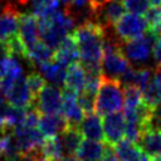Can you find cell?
Segmentation results:
<instances>
[{
    "label": "cell",
    "instance_id": "cell-43",
    "mask_svg": "<svg viewBox=\"0 0 161 161\" xmlns=\"http://www.w3.org/2000/svg\"><path fill=\"white\" fill-rule=\"evenodd\" d=\"M0 114H1V112H0Z\"/></svg>",
    "mask_w": 161,
    "mask_h": 161
},
{
    "label": "cell",
    "instance_id": "cell-33",
    "mask_svg": "<svg viewBox=\"0 0 161 161\" xmlns=\"http://www.w3.org/2000/svg\"><path fill=\"white\" fill-rule=\"evenodd\" d=\"M20 161H49L48 158L44 157V155L42 153V150L28 153V155H23Z\"/></svg>",
    "mask_w": 161,
    "mask_h": 161
},
{
    "label": "cell",
    "instance_id": "cell-15",
    "mask_svg": "<svg viewBox=\"0 0 161 161\" xmlns=\"http://www.w3.org/2000/svg\"><path fill=\"white\" fill-rule=\"evenodd\" d=\"M113 147L121 161H151V157L137 143L127 138H122Z\"/></svg>",
    "mask_w": 161,
    "mask_h": 161
},
{
    "label": "cell",
    "instance_id": "cell-31",
    "mask_svg": "<svg viewBox=\"0 0 161 161\" xmlns=\"http://www.w3.org/2000/svg\"><path fill=\"white\" fill-rule=\"evenodd\" d=\"M152 57L156 62V67H161V35L156 38L152 49Z\"/></svg>",
    "mask_w": 161,
    "mask_h": 161
},
{
    "label": "cell",
    "instance_id": "cell-42",
    "mask_svg": "<svg viewBox=\"0 0 161 161\" xmlns=\"http://www.w3.org/2000/svg\"><path fill=\"white\" fill-rule=\"evenodd\" d=\"M118 1H123V0H118Z\"/></svg>",
    "mask_w": 161,
    "mask_h": 161
},
{
    "label": "cell",
    "instance_id": "cell-8",
    "mask_svg": "<svg viewBox=\"0 0 161 161\" xmlns=\"http://www.w3.org/2000/svg\"><path fill=\"white\" fill-rule=\"evenodd\" d=\"M60 113L65 117L67 122L69 126H77L79 127V123L84 118V111L80 108L78 103V93L69 89L64 88L62 93V107H60Z\"/></svg>",
    "mask_w": 161,
    "mask_h": 161
},
{
    "label": "cell",
    "instance_id": "cell-37",
    "mask_svg": "<svg viewBox=\"0 0 161 161\" xmlns=\"http://www.w3.org/2000/svg\"><path fill=\"white\" fill-rule=\"evenodd\" d=\"M86 4H88V0H70L69 5L67 6H73V8H84Z\"/></svg>",
    "mask_w": 161,
    "mask_h": 161
},
{
    "label": "cell",
    "instance_id": "cell-30",
    "mask_svg": "<svg viewBox=\"0 0 161 161\" xmlns=\"http://www.w3.org/2000/svg\"><path fill=\"white\" fill-rule=\"evenodd\" d=\"M148 128H160L161 130V103L156 104L152 108V114H151Z\"/></svg>",
    "mask_w": 161,
    "mask_h": 161
},
{
    "label": "cell",
    "instance_id": "cell-27",
    "mask_svg": "<svg viewBox=\"0 0 161 161\" xmlns=\"http://www.w3.org/2000/svg\"><path fill=\"white\" fill-rule=\"evenodd\" d=\"M78 103L84 113H91L96 109V94L82 91L80 93H78Z\"/></svg>",
    "mask_w": 161,
    "mask_h": 161
},
{
    "label": "cell",
    "instance_id": "cell-11",
    "mask_svg": "<svg viewBox=\"0 0 161 161\" xmlns=\"http://www.w3.org/2000/svg\"><path fill=\"white\" fill-rule=\"evenodd\" d=\"M20 13L16 6L6 4L0 15V42H8L18 34Z\"/></svg>",
    "mask_w": 161,
    "mask_h": 161
},
{
    "label": "cell",
    "instance_id": "cell-16",
    "mask_svg": "<svg viewBox=\"0 0 161 161\" xmlns=\"http://www.w3.org/2000/svg\"><path fill=\"white\" fill-rule=\"evenodd\" d=\"M79 130H80L83 137L87 140H93V141L104 140L103 121L98 113H94V112L86 113L84 118L79 123Z\"/></svg>",
    "mask_w": 161,
    "mask_h": 161
},
{
    "label": "cell",
    "instance_id": "cell-23",
    "mask_svg": "<svg viewBox=\"0 0 161 161\" xmlns=\"http://www.w3.org/2000/svg\"><path fill=\"white\" fill-rule=\"evenodd\" d=\"M42 153L49 161H57L64 157V148H63L60 137L59 136L45 137L44 143L42 146Z\"/></svg>",
    "mask_w": 161,
    "mask_h": 161
},
{
    "label": "cell",
    "instance_id": "cell-3",
    "mask_svg": "<svg viewBox=\"0 0 161 161\" xmlns=\"http://www.w3.org/2000/svg\"><path fill=\"white\" fill-rule=\"evenodd\" d=\"M125 87L119 79L102 74L99 88L96 96V113L106 116L123 108Z\"/></svg>",
    "mask_w": 161,
    "mask_h": 161
},
{
    "label": "cell",
    "instance_id": "cell-12",
    "mask_svg": "<svg viewBox=\"0 0 161 161\" xmlns=\"http://www.w3.org/2000/svg\"><path fill=\"white\" fill-rule=\"evenodd\" d=\"M126 13V6L123 1L118 0H109L104 4L99 10H97L93 16L96 21L101 23L103 26H113L116 21Z\"/></svg>",
    "mask_w": 161,
    "mask_h": 161
},
{
    "label": "cell",
    "instance_id": "cell-7",
    "mask_svg": "<svg viewBox=\"0 0 161 161\" xmlns=\"http://www.w3.org/2000/svg\"><path fill=\"white\" fill-rule=\"evenodd\" d=\"M103 133H104V142L114 146L125 137L126 131V118L123 112H113L103 116Z\"/></svg>",
    "mask_w": 161,
    "mask_h": 161
},
{
    "label": "cell",
    "instance_id": "cell-9",
    "mask_svg": "<svg viewBox=\"0 0 161 161\" xmlns=\"http://www.w3.org/2000/svg\"><path fill=\"white\" fill-rule=\"evenodd\" d=\"M18 35H19L21 43L24 44L26 53L29 49H31L39 42L40 35H39L38 18L34 14H31V13L20 14Z\"/></svg>",
    "mask_w": 161,
    "mask_h": 161
},
{
    "label": "cell",
    "instance_id": "cell-36",
    "mask_svg": "<svg viewBox=\"0 0 161 161\" xmlns=\"http://www.w3.org/2000/svg\"><path fill=\"white\" fill-rule=\"evenodd\" d=\"M153 80L156 83V87L160 92L161 96V67H156L155 68V74H153Z\"/></svg>",
    "mask_w": 161,
    "mask_h": 161
},
{
    "label": "cell",
    "instance_id": "cell-35",
    "mask_svg": "<svg viewBox=\"0 0 161 161\" xmlns=\"http://www.w3.org/2000/svg\"><path fill=\"white\" fill-rule=\"evenodd\" d=\"M109 0H88V6L91 9V14L93 15L97 10H99L104 4H107Z\"/></svg>",
    "mask_w": 161,
    "mask_h": 161
},
{
    "label": "cell",
    "instance_id": "cell-22",
    "mask_svg": "<svg viewBox=\"0 0 161 161\" xmlns=\"http://www.w3.org/2000/svg\"><path fill=\"white\" fill-rule=\"evenodd\" d=\"M26 58L30 60V63L40 67L48 62H52L54 59V53L53 49L49 48L43 40H39L31 49L28 50Z\"/></svg>",
    "mask_w": 161,
    "mask_h": 161
},
{
    "label": "cell",
    "instance_id": "cell-28",
    "mask_svg": "<svg viewBox=\"0 0 161 161\" xmlns=\"http://www.w3.org/2000/svg\"><path fill=\"white\" fill-rule=\"evenodd\" d=\"M123 4L126 6V10L138 15L146 14V11L151 8L150 0H123Z\"/></svg>",
    "mask_w": 161,
    "mask_h": 161
},
{
    "label": "cell",
    "instance_id": "cell-18",
    "mask_svg": "<svg viewBox=\"0 0 161 161\" xmlns=\"http://www.w3.org/2000/svg\"><path fill=\"white\" fill-rule=\"evenodd\" d=\"M87 73L80 62H75L67 67V77L64 87L69 88L77 93H80L86 87Z\"/></svg>",
    "mask_w": 161,
    "mask_h": 161
},
{
    "label": "cell",
    "instance_id": "cell-29",
    "mask_svg": "<svg viewBox=\"0 0 161 161\" xmlns=\"http://www.w3.org/2000/svg\"><path fill=\"white\" fill-rule=\"evenodd\" d=\"M145 19L148 23V29L151 26H153L155 24H157L161 20V6H151L146 14H145Z\"/></svg>",
    "mask_w": 161,
    "mask_h": 161
},
{
    "label": "cell",
    "instance_id": "cell-20",
    "mask_svg": "<svg viewBox=\"0 0 161 161\" xmlns=\"http://www.w3.org/2000/svg\"><path fill=\"white\" fill-rule=\"evenodd\" d=\"M59 137L64 148V156H75V152L83 141V135L79 127L68 125V127L59 135Z\"/></svg>",
    "mask_w": 161,
    "mask_h": 161
},
{
    "label": "cell",
    "instance_id": "cell-38",
    "mask_svg": "<svg viewBox=\"0 0 161 161\" xmlns=\"http://www.w3.org/2000/svg\"><path fill=\"white\" fill-rule=\"evenodd\" d=\"M57 161H78V160L75 158V156H64V157H62Z\"/></svg>",
    "mask_w": 161,
    "mask_h": 161
},
{
    "label": "cell",
    "instance_id": "cell-10",
    "mask_svg": "<svg viewBox=\"0 0 161 161\" xmlns=\"http://www.w3.org/2000/svg\"><path fill=\"white\" fill-rule=\"evenodd\" d=\"M5 96H6L8 103L11 106L21 107V108H29V107L34 106V99L28 88L26 78L24 75L19 77L13 83V86L8 89Z\"/></svg>",
    "mask_w": 161,
    "mask_h": 161
},
{
    "label": "cell",
    "instance_id": "cell-32",
    "mask_svg": "<svg viewBox=\"0 0 161 161\" xmlns=\"http://www.w3.org/2000/svg\"><path fill=\"white\" fill-rule=\"evenodd\" d=\"M101 161H121L114 151V147L108 145L107 143V147H106V151H104V155L103 157L101 158Z\"/></svg>",
    "mask_w": 161,
    "mask_h": 161
},
{
    "label": "cell",
    "instance_id": "cell-5",
    "mask_svg": "<svg viewBox=\"0 0 161 161\" xmlns=\"http://www.w3.org/2000/svg\"><path fill=\"white\" fill-rule=\"evenodd\" d=\"M155 40H156V36L150 30H147L143 35L136 39L122 42V50L126 58L130 60V63L143 64L150 59L152 54Z\"/></svg>",
    "mask_w": 161,
    "mask_h": 161
},
{
    "label": "cell",
    "instance_id": "cell-2",
    "mask_svg": "<svg viewBox=\"0 0 161 161\" xmlns=\"http://www.w3.org/2000/svg\"><path fill=\"white\" fill-rule=\"evenodd\" d=\"M36 18L40 40H43L53 50L59 47L62 40L69 35L74 28V16L68 6L64 10L57 9L47 15Z\"/></svg>",
    "mask_w": 161,
    "mask_h": 161
},
{
    "label": "cell",
    "instance_id": "cell-4",
    "mask_svg": "<svg viewBox=\"0 0 161 161\" xmlns=\"http://www.w3.org/2000/svg\"><path fill=\"white\" fill-rule=\"evenodd\" d=\"M112 28L121 42H128L143 35L148 30V23L142 15L125 13Z\"/></svg>",
    "mask_w": 161,
    "mask_h": 161
},
{
    "label": "cell",
    "instance_id": "cell-34",
    "mask_svg": "<svg viewBox=\"0 0 161 161\" xmlns=\"http://www.w3.org/2000/svg\"><path fill=\"white\" fill-rule=\"evenodd\" d=\"M9 57H13V55H11V52H10L6 42H0V64Z\"/></svg>",
    "mask_w": 161,
    "mask_h": 161
},
{
    "label": "cell",
    "instance_id": "cell-13",
    "mask_svg": "<svg viewBox=\"0 0 161 161\" xmlns=\"http://www.w3.org/2000/svg\"><path fill=\"white\" fill-rule=\"evenodd\" d=\"M54 59L57 62L64 64L65 67L80 60L78 45H77V42H75L73 34L67 35L62 40L59 47L54 50Z\"/></svg>",
    "mask_w": 161,
    "mask_h": 161
},
{
    "label": "cell",
    "instance_id": "cell-6",
    "mask_svg": "<svg viewBox=\"0 0 161 161\" xmlns=\"http://www.w3.org/2000/svg\"><path fill=\"white\" fill-rule=\"evenodd\" d=\"M62 88L55 84H47L35 99L34 106L40 114L59 113L62 107Z\"/></svg>",
    "mask_w": 161,
    "mask_h": 161
},
{
    "label": "cell",
    "instance_id": "cell-39",
    "mask_svg": "<svg viewBox=\"0 0 161 161\" xmlns=\"http://www.w3.org/2000/svg\"><path fill=\"white\" fill-rule=\"evenodd\" d=\"M150 3L153 6H161V0H150Z\"/></svg>",
    "mask_w": 161,
    "mask_h": 161
},
{
    "label": "cell",
    "instance_id": "cell-41",
    "mask_svg": "<svg viewBox=\"0 0 161 161\" xmlns=\"http://www.w3.org/2000/svg\"><path fill=\"white\" fill-rule=\"evenodd\" d=\"M59 1H62V3H64V4H67V5H69V1H70V0H59Z\"/></svg>",
    "mask_w": 161,
    "mask_h": 161
},
{
    "label": "cell",
    "instance_id": "cell-21",
    "mask_svg": "<svg viewBox=\"0 0 161 161\" xmlns=\"http://www.w3.org/2000/svg\"><path fill=\"white\" fill-rule=\"evenodd\" d=\"M40 73L43 77L49 80L52 84L55 86H64L65 83V77H67V67L55 59L52 62H48L43 65H40Z\"/></svg>",
    "mask_w": 161,
    "mask_h": 161
},
{
    "label": "cell",
    "instance_id": "cell-24",
    "mask_svg": "<svg viewBox=\"0 0 161 161\" xmlns=\"http://www.w3.org/2000/svg\"><path fill=\"white\" fill-rule=\"evenodd\" d=\"M25 5L30 8V13L35 16L47 15L58 9L59 0H23Z\"/></svg>",
    "mask_w": 161,
    "mask_h": 161
},
{
    "label": "cell",
    "instance_id": "cell-14",
    "mask_svg": "<svg viewBox=\"0 0 161 161\" xmlns=\"http://www.w3.org/2000/svg\"><path fill=\"white\" fill-rule=\"evenodd\" d=\"M38 127L40 132L44 135V137H53V136H59L68 127V122L60 112L48 113V114H40Z\"/></svg>",
    "mask_w": 161,
    "mask_h": 161
},
{
    "label": "cell",
    "instance_id": "cell-25",
    "mask_svg": "<svg viewBox=\"0 0 161 161\" xmlns=\"http://www.w3.org/2000/svg\"><path fill=\"white\" fill-rule=\"evenodd\" d=\"M125 87V102H123V111L136 109L141 106L143 101L142 91L136 86H123Z\"/></svg>",
    "mask_w": 161,
    "mask_h": 161
},
{
    "label": "cell",
    "instance_id": "cell-1",
    "mask_svg": "<svg viewBox=\"0 0 161 161\" xmlns=\"http://www.w3.org/2000/svg\"><path fill=\"white\" fill-rule=\"evenodd\" d=\"M77 42L80 63L86 72L103 73L102 58L106 39V28L96 20H86L73 31Z\"/></svg>",
    "mask_w": 161,
    "mask_h": 161
},
{
    "label": "cell",
    "instance_id": "cell-19",
    "mask_svg": "<svg viewBox=\"0 0 161 161\" xmlns=\"http://www.w3.org/2000/svg\"><path fill=\"white\" fill-rule=\"evenodd\" d=\"M137 145L150 156V157H155L161 155V130L160 128H148L146 130Z\"/></svg>",
    "mask_w": 161,
    "mask_h": 161
},
{
    "label": "cell",
    "instance_id": "cell-40",
    "mask_svg": "<svg viewBox=\"0 0 161 161\" xmlns=\"http://www.w3.org/2000/svg\"><path fill=\"white\" fill-rule=\"evenodd\" d=\"M151 161H161V155L155 156V157H151Z\"/></svg>",
    "mask_w": 161,
    "mask_h": 161
},
{
    "label": "cell",
    "instance_id": "cell-17",
    "mask_svg": "<svg viewBox=\"0 0 161 161\" xmlns=\"http://www.w3.org/2000/svg\"><path fill=\"white\" fill-rule=\"evenodd\" d=\"M107 143L102 141L83 140L79 148L75 152V158L78 161H101L104 155Z\"/></svg>",
    "mask_w": 161,
    "mask_h": 161
},
{
    "label": "cell",
    "instance_id": "cell-26",
    "mask_svg": "<svg viewBox=\"0 0 161 161\" xmlns=\"http://www.w3.org/2000/svg\"><path fill=\"white\" fill-rule=\"evenodd\" d=\"M26 84H28V88H29V91L31 93V97L34 99V103H35L36 97L43 91V88L47 86V79L43 77L42 73L31 72L26 77Z\"/></svg>",
    "mask_w": 161,
    "mask_h": 161
}]
</instances>
